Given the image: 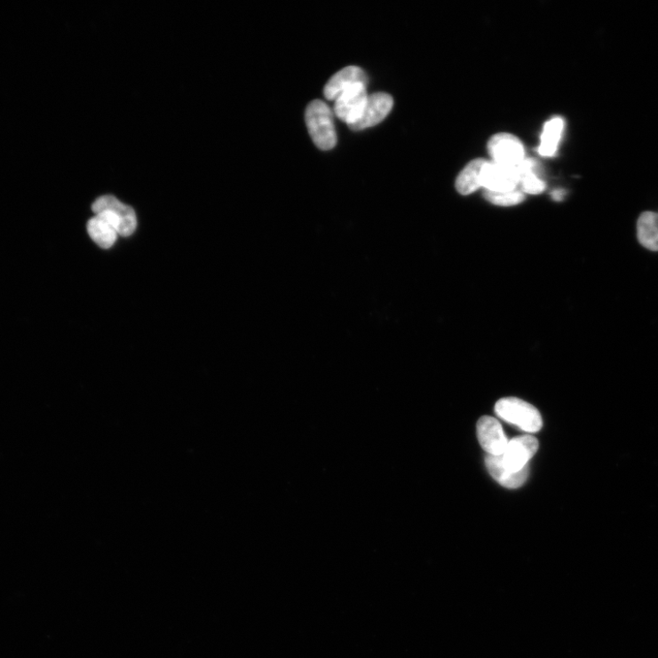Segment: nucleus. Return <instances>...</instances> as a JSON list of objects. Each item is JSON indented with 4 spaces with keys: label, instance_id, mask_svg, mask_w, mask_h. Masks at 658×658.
I'll list each match as a JSON object with an SVG mask.
<instances>
[{
    "label": "nucleus",
    "instance_id": "f257e3e1",
    "mask_svg": "<svg viewBox=\"0 0 658 658\" xmlns=\"http://www.w3.org/2000/svg\"><path fill=\"white\" fill-rule=\"evenodd\" d=\"M305 123L315 145L323 151L332 149L337 144L333 112L321 100L312 101L305 110Z\"/></svg>",
    "mask_w": 658,
    "mask_h": 658
},
{
    "label": "nucleus",
    "instance_id": "f03ea898",
    "mask_svg": "<svg viewBox=\"0 0 658 658\" xmlns=\"http://www.w3.org/2000/svg\"><path fill=\"white\" fill-rule=\"evenodd\" d=\"M498 417L524 432H537L543 428V418L535 406L514 397L499 400L495 406Z\"/></svg>",
    "mask_w": 658,
    "mask_h": 658
},
{
    "label": "nucleus",
    "instance_id": "7ed1b4c3",
    "mask_svg": "<svg viewBox=\"0 0 658 658\" xmlns=\"http://www.w3.org/2000/svg\"><path fill=\"white\" fill-rule=\"evenodd\" d=\"M91 210L105 218L121 236H131L137 229L138 218L135 210L114 196L100 197L93 202Z\"/></svg>",
    "mask_w": 658,
    "mask_h": 658
},
{
    "label": "nucleus",
    "instance_id": "20e7f679",
    "mask_svg": "<svg viewBox=\"0 0 658 658\" xmlns=\"http://www.w3.org/2000/svg\"><path fill=\"white\" fill-rule=\"evenodd\" d=\"M481 183L488 192L505 193L519 189L518 167L488 162L481 172Z\"/></svg>",
    "mask_w": 658,
    "mask_h": 658
},
{
    "label": "nucleus",
    "instance_id": "39448f33",
    "mask_svg": "<svg viewBox=\"0 0 658 658\" xmlns=\"http://www.w3.org/2000/svg\"><path fill=\"white\" fill-rule=\"evenodd\" d=\"M368 98L367 85L356 84L343 91L336 99L334 113L350 127L361 117Z\"/></svg>",
    "mask_w": 658,
    "mask_h": 658
},
{
    "label": "nucleus",
    "instance_id": "423d86ee",
    "mask_svg": "<svg viewBox=\"0 0 658 658\" xmlns=\"http://www.w3.org/2000/svg\"><path fill=\"white\" fill-rule=\"evenodd\" d=\"M488 152L494 163L518 167L525 160V150L520 140L513 135L501 133L492 137Z\"/></svg>",
    "mask_w": 658,
    "mask_h": 658
},
{
    "label": "nucleus",
    "instance_id": "0eeeda50",
    "mask_svg": "<svg viewBox=\"0 0 658 658\" xmlns=\"http://www.w3.org/2000/svg\"><path fill=\"white\" fill-rule=\"evenodd\" d=\"M539 449L537 439L530 435L519 436L509 442L504 453L501 455L504 465L512 472H521L528 461Z\"/></svg>",
    "mask_w": 658,
    "mask_h": 658
},
{
    "label": "nucleus",
    "instance_id": "6e6552de",
    "mask_svg": "<svg viewBox=\"0 0 658 658\" xmlns=\"http://www.w3.org/2000/svg\"><path fill=\"white\" fill-rule=\"evenodd\" d=\"M392 107L393 99L388 93H373L368 98L361 117L349 128L353 131H361L374 127L388 116Z\"/></svg>",
    "mask_w": 658,
    "mask_h": 658
},
{
    "label": "nucleus",
    "instance_id": "1a4fd4ad",
    "mask_svg": "<svg viewBox=\"0 0 658 658\" xmlns=\"http://www.w3.org/2000/svg\"><path fill=\"white\" fill-rule=\"evenodd\" d=\"M481 448L490 456L504 453L509 441L500 423L490 416H483L477 425Z\"/></svg>",
    "mask_w": 658,
    "mask_h": 658
},
{
    "label": "nucleus",
    "instance_id": "9d476101",
    "mask_svg": "<svg viewBox=\"0 0 658 658\" xmlns=\"http://www.w3.org/2000/svg\"><path fill=\"white\" fill-rule=\"evenodd\" d=\"M366 73L357 67H348L334 75L325 85L324 96L329 101H336L341 93L356 84H368Z\"/></svg>",
    "mask_w": 658,
    "mask_h": 658
},
{
    "label": "nucleus",
    "instance_id": "9b49d317",
    "mask_svg": "<svg viewBox=\"0 0 658 658\" xmlns=\"http://www.w3.org/2000/svg\"><path fill=\"white\" fill-rule=\"evenodd\" d=\"M486 465L492 478L507 488H518L521 487L527 479L528 467L522 469L521 472H512L503 464L501 456H486Z\"/></svg>",
    "mask_w": 658,
    "mask_h": 658
},
{
    "label": "nucleus",
    "instance_id": "f8f14e48",
    "mask_svg": "<svg viewBox=\"0 0 658 658\" xmlns=\"http://www.w3.org/2000/svg\"><path fill=\"white\" fill-rule=\"evenodd\" d=\"M539 169L538 163L532 159H525L518 166L522 193L537 195L544 192L546 184L539 177Z\"/></svg>",
    "mask_w": 658,
    "mask_h": 658
},
{
    "label": "nucleus",
    "instance_id": "ddd939ff",
    "mask_svg": "<svg viewBox=\"0 0 658 658\" xmlns=\"http://www.w3.org/2000/svg\"><path fill=\"white\" fill-rule=\"evenodd\" d=\"M639 243L651 252H658V212L645 211L637 225Z\"/></svg>",
    "mask_w": 658,
    "mask_h": 658
},
{
    "label": "nucleus",
    "instance_id": "4468645a",
    "mask_svg": "<svg viewBox=\"0 0 658 658\" xmlns=\"http://www.w3.org/2000/svg\"><path fill=\"white\" fill-rule=\"evenodd\" d=\"M487 163L482 159L475 160L461 171L456 181V187L460 194H472L482 186L481 172Z\"/></svg>",
    "mask_w": 658,
    "mask_h": 658
},
{
    "label": "nucleus",
    "instance_id": "2eb2a0df",
    "mask_svg": "<svg viewBox=\"0 0 658 658\" xmlns=\"http://www.w3.org/2000/svg\"><path fill=\"white\" fill-rule=\"evenodd\" d=\"M87 231L91 240L103 249L111 248L119 235L105 218L97 214L88 222Z\"/></svg>",
    "mask_w": 658,
    "mask_h": 658
},
{
    "label": "nucleus",
    "instance_id": "dca6fc26",
    "mask_svg": "<svg viewBox=\"0 0 658 658\" xmlns=\"http://www.w3.org/2000/svg\"><path fill=\"white\" fill-rule=\"evenodd\" d=\"M564 130V121L554 117L544 125L539 153L543 156H553L558 149Z\"/></svg>",
    "mask_w": 658,
    "mask_h": 658
},
{
    "label": "nucleus",
    "instance_id": "f3484780",
    "mask_svg": "<svg viewBox=\"0 0 658 658\" xmlns=\"http://www.w3.org/2000/svg\"><path fill=\"white\" fill-rule=\"evenodd\" d=\"M486 199L498 206H513L521 203L524 201V194L519 189L505 193H494L486 191Z\"/></svg>",
    "mask_w": 658,
    "mask_h": 658
},
{
    "label": "nucleus",
    "instance_id": "a211bd4d",
    "mask_svg": "<svg viewBox=\"0 0 658 658\" xmlns=\"http://www.w3.org/2000/svg\"><path fill=\"white\" fill-rule=\"evenodd\" d=\"M552 198L555 201H557V202L561 201L564 198V192H562V191H555L552 194Z\"/></svg>",
    "mask_w": 658,
    "mask_h": 658
}]
</instances>
